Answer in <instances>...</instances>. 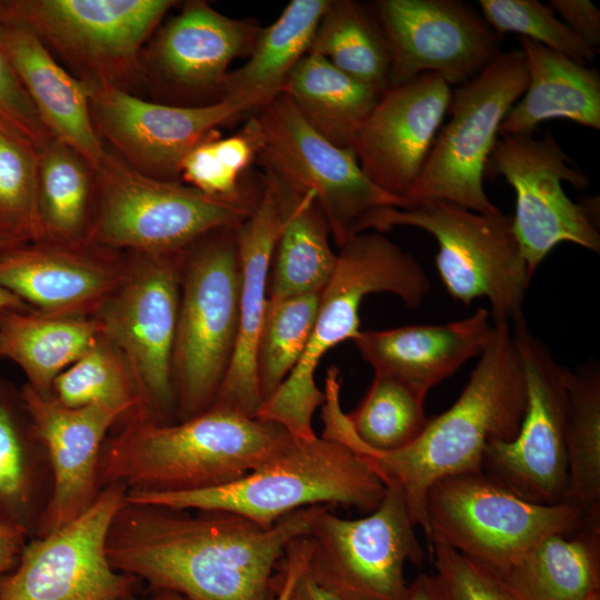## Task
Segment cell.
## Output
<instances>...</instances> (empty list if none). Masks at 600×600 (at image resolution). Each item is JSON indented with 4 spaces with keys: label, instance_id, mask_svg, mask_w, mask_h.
Wrapping results in <instances>:
<instances>
[{
    "label": "cell",
    "instance_id": "cell-14",
    "mask_svg": "<svg viewBox=\"0 0 600 600\" xmlns=\"http://www.w3.org/2000/svg\"><path fill=\"white\" fill-rule=\"evenodd\" d=\"M512 326L526 373L527 409L511 441L488 444L483 472L528 501L567 502V368L532 334L524 318Z\"/></svg>",
    "mask_w": 600,
    "mask_h": 600
},
{
    "label": "cell",
    "instance_id": "cell-17",
    "mask_svg": "<svg viewBox=\"0 0 600 600\" xmlns=\"http://www.w3.org/2000/svg\"><path fill=\"white\" fill-rule=\"evenodd\" d=\"M84 82L100 138L108 140L131 168L167 181H178L187 154L220 134L219 127L256 111L271 99L249 97L171 106L143 100L108 82Z\"/></svg>",
    "mask_w": 600,
    "mask_h": 600
},
{
    "label": "cell",
    "instance_id": "cell-24",
    "mask_svg": "<svg viewBox=\"0 0 600 600\" xmlns=\"http://www.w3.org/2000/svg\"><path fill=\"white\" fill-rule=\"evenodd\" d=\"M492 332L489 310L444 324L360 331L352 340L374 372L392 376L422 396L480 356Z\"/></svg>",
    "mask_w": 600,
    "mask_h": 600
},
{
    "label": "cell",
    "instance_id": "cell-42",
    "mask_svg": "<svg viewBox=\"0 0 600 600\" xmlns=\"http://www.w3.org/2000/svg\"><path fill=\"white\" fill-rule=\"evenodd\" d=\"M0 133L36 151L52 138L23 89L1 42Z\"/></svg>",
    "mask_w": 600,
    "mask_h": 600
},
{
    "label": "cell",
    "instance_id": "cell-50",
    "mask_svg": "<svg viewBox=\"0 0 600 600\" xmlns=\"http://www.w3.org/2000/svg\"><path fill=\"white\" fill-rule=\"evenodd\" d=\"M588 600H600V593H598V594L591 597V598L588 599Z\"/></svg>",
    "mask_w": 600,
    "mask_h": 600
},
{
    "label": "cell",
    "instance_id": "cell-40",
    "mask_svg": "<svg viewBox=\"0 0 600 600\" xmlns=\"http://www.w3.org/2000/svg\"><path fill=\"white\" fill-rule=\"evenodd\" d=\"M0 238L12 243L47 239L38 194V151L0 133Z\"/></svg>",
    "mask_w": 600,
    "mask_h": 600
},
{
    "label": "cell",
    "instance_id": "cell-19",
    "mask_svg": "<svg viewBox=\"0 0 600 600\" xmlns=\"http://www.w3.org/2000/svg\"><path fill=\"white\" fill-rule=\"evenodd\" d=\"M370 7L389 48L390 87L422 73L460 87L502 53V37L462 0H379Z\"/></svg>",
    "mask_w": 600,
    "mask_h": 600
},
{
    "label": "cell",
    "instance_id": "cell-32",
    "mask_svg": "<svg viewBox=\"0 0 600 600\" xmlns=\"http://www.w3.org/2000/svg\"><path fill=\"white\" fill-rule=\"evenodd\" d=\"M282 93L317 133L349 149L381 96L313 53L306 54L294 67Z\"/></svg>",
    "mask_w": 600,
    "mask_h": 600
},
{
    "label": "cell",
    "instance_id": "cell-7",
    "mask_svg": "<svg viewBox=\"0 0 600 600\" xmlns=\"http://www.w3.org/2000/svg\"><path fill=\"white\" fill-rule=\"evenodd\" d=\"M409 226L429 232L438 242L436 267L448 293L468 306L487 298L491 318L510 323L524 318L530 283L527 263L510 214L481 213L446 200H417L407 208L384 207L362 220L368 229L389 231Z\"/></svg>",
    "mask_w": 600,
    "mask_h": 600
},
{
    "label": "cell",
    "instance_id": "cell-23",
    "mask_svg": "<svg viewBox=\"0 0 600 600\" xmlns=\"http://www.w3.org/2000/svg\"><path fill=\"white\" fill-rule=\"evenodd\" d=\"M281 223L282 210L276 187L263 174L251 212L234 228L240 272L239 334L230 368L214 402L237 408L250 417H257L262 404L254 354L268 302L271 257Z\"/></svg>",
    "mask_w": 600,
    "mask_h": 600
},
{
    "label": "cell",
    "instance_id": "cell-6",
    "mask_svg": "<svg viewBox=\"0 0 600 600\" xmlns=\"http://www.w3.org/2000/svg\"><path fill=\"white\" fill-rule=\"evenodd\" d=\"M239 292L234 228L214 230L186 249L171 364L176 422L217 400L238 341Z\"/></svg>",
    "mask_w": 600,
    "mask_h": 600
},
{
    "label": "cell",
    "instance_id": "cell-48",
    "mask_svg": "<svg viewBox=\"0 0 600 600\" xmlns=\"http://www.w3.org/2000/svg\"><path fill=\"white\" fill-rule=\"evenodd\" d=\"M306 568V567H304ZM289 600H340L319 586L303 569L296 580Z\"/></svg>",
    "mask_w": 600,
    "mask_h": 600
},
{
    "label": "cell",
    "instance_id": "cell-25",
    "mask_svg": "<svg viewBox=\"0 0 600 600\" xmlns=\"http://www.w3.org/2000/svg\"><path fill=\"white\" fill-rule=\"evenodd\" d=\"M122 278L74 247L27 242L0 252V288L49 316L71 317L106 299Z\"/></svg>",
    "mask_w": 600,
    "mask_h": 600
},
{
    "label": "cell",
    "instance_id": "cell-15",
    "mask_svg": "<svg viewBox=\"0 0 600 600\" xmlns=\"http://www.w3.org/2000/svg\"><path fill=\"white\" fill-rule=\"evenodd\" d=\"M127 487L101 489L94 502L59 530L31 538L17 564L0 576V600H126L139 579L114 570L107 538Z\"/></svg>",
    "mask_w": 600,
    "mask_h": 600
},
{
    "label": "cell",
    "instance_id": "cell-31",
    "mask_svg": "<svg viewBox=\"0 0 600 600\" xmlns=\"http://www.w3.org/2000/svg\"><path fill=\"white\" fill-rule=\"evenodd\" d=\"M99 321L22 310L0 311L1 354L26 373L28 386L51 396L54 379L99 341Z\"/></svg>",
    "mask_w": 600,
    "mask_h": 600
},
{
    "label": "cell",
    "instance_id": "cell-12",
    "mask_svg": "<svg viewBox=\"0 0 600 600\" xmlns=\"http://www.w3.org/2000/svg\"><path fill=\"white\" fill-rule=\"evenodd\" d=\"M381 503L360 519L323 506L304 536L306 571L340 600H403L404 566L420 564L423 549L401 490L386 487Z\"/></svg>",
    "mask_w": 600,
    "mask_h": 600
},
{
    "label": "cell",
    "instance_id": "cell-1",
    "mask_svg": "<svg viewBox=\"0 0 600 600\" xmlns=\"http://www.w3.org/2000/svg\"><path fill=\"white\" fill-rule=\"evenodd\" d=\"M323 506L271 527L222 510H182L124 499L107 538L111 567L183 600H276L287 548Z\"/></svg>",
    "mask_w": 600,
    "mask_h": 600
},
{
    "label": "cell",
    "instance_id": "cell-51",
    "mask_svg": "<svg viewBox=\"0 0 600 600\" xmlns=\"http://www.w3.org/2000/svg\"><path fill=\"white\" fill-rule=\"evenodd\" d=\"M126 600H152V599H137V598H134V596H132V597H130V598H128Z\"/></svg>",
    "mask_w": 600,
    "mask_h": 600
},
{
    "label": "cell",
    "instance_id": "cell-29",
    "mask_svg": "<svg viewBox=\"0 0 600 600\" xmlns=\"http://www.w3.org/2000/svg\"><path fill=\"white\" fill-rule=\"evenodd\" d=\"M51 491L50 462L21 392L0 382V523L34 538Z\"/></svg>",
    "mask_w": 600,
    "mask_h": 600
},
{
    "label": "cell",
    "instance_id": "cell-30",
    "mask_svg": "<svg viewBox=\"0 0 600 600\" xmlns=\"http://www.w3.org/2000/svg\"><path fill=\"white\" fill-rule=\"evenodd\" d=\"M268 177L282 210L268 276V299L321 292L333 274L338 258L329 243L328 222L313 194L298 193Z\"/></svg>",
    "mask_w": 600,
    "mask_h": 600
},
{
    "label": "cell",
    "instance_id": "cell-37",
    "mask_svg": "<svg viewBox=\"0 0 600 600\" xmlns=\"http://www.w3.org/2000/svg\"><path fill=\"white\" fill-rule=\"evenodd\" d=\"M321 292L268 299L254 354L262 403L279 389L302 358L317 319Z\"/></svg>",
    "mask_w": 600,
    "mask_h": 600
},
{
    "label": "cell",
    "instance_id": "cell-16",
    "mask_svg": "<svg viewBox=\"0 0 600 600\" xmlns=\"http://www.w3.org/2000/svg\"><path fill=\"white\" fill-rule=\"evenodd\" d=\"M486 172L502 176L514 190L513 231L531 278L561 242L600 252L598 228L562 188V181H568L578 189H586L589 177L551 132L541 138L532 134L499 137Z\"/></svg>",
    "mask_w": 600,
    "mask_h": 600
},
{
    "label": "cell",
    "instance_id": "cell-2",
    "mask_svg": "<svg viewBox=\"0 0 600 600\" xmlns=\"http://www.w3.org/2000/svg\"><path fill=\"white\" fill-rule=\"evenodd\" d=\"M321 437L346 444L368 463L386 487L403 494L416 527L429 537L427 496L439 480L483 471L484 451L493 441H511L527 409L526 373L510 322L492 320V332L457 401L428 419L422 432L403 448L380 451L360 442L340 406L341 380L326 378Z\"/></svg>",
    "mask_w": 600,
    "mask_h": 600
},
{
    "label": "cell",
    "instance_id": "cell-28",
    "mask_svg": "<svg viewBox=\"0 0 600 600\" xmlns=\"http://www.w3.org/2000/svg\"><path fill=\"white\" fill-rule=\"evenodd\" d=\"M571 534L544 537L497 576L516 600H588L600 593V520L586 518Z\"/></svg>",
    "mask_w": 600,
    "mask_h": 600
},
{
    "label": "cell",
    "instance_id": "cell-3",
    "mask_svg": "<svg viewBox=\"0 0 600 600\" xmlns=\"http://www.w3.org/2000/svg\"><path fill=\"white\" fill-rule=\"evenodd\" d=\"M128 417L103 443L100 490L116 482L140 493L216 488L244 477L296 439L278 423L221 403L173 423L138 411Z\"/></svg>",
    "mask_w": 600,
    "mask_h": 600
},
{
    "label": "cell",
    "instance_id": "cell-4",
    "mask_svg": "<svg viewBox=\"0 0 600 600\" xmlns=\"http://www.w3.org/2000/svg\"><path fill=\"white\" fill-rule=\"evenodd\" d=\"M336 269L321 292L307 349L279 389L261 404L257 418L284 427L296 439L317 434L312 417L326 394L314 381L322 357L360 332V307L371 293L389 292L409 309L419 307L430 290L421 264L380 232H361L339 248Z\"/></svg>",
    "mask_w": 600,
    "mask_h": 600
},
{
    "label": "cell",
    "instance_id": "cell-36",
    "mask_svg": "<svg viewBox=\"0 0 600 600\" xmlns=\"http://www.w3.org/2000/svg\"><path fill=\"white\" fill-rule=\"evenodd\" d=\"M93 176L74 150L54 138L38 151L39 208L47 238L63 243L81 238Z\"/></svg>",
    "mask_w": 600,
    "mask_h": 600
},
{
    "label": "cell",
    "instance_id": "cell-9",
    "mask_svg": "<svg viewBox=\"0 0 600 600\" xmlns=\"http://www.w3.org/2000/svg\"><path fill=\"white\" fill-rule=\"evenodd\" d=\"M430 544H442L501 576L530 547L586 521L570 502L528 501L482 472L451 476L428 491Z\"/></svg>",
    "mask_w": 600,
    "mask_h": 600
},
{
    "label": "cell",
    "instance_id": "cell-44",
    "mask_svg": "<svg viewBox=\"0 0 600 600\" xmlns=\"http://www.w3.org/2000/svg\"><path fill=\"white\" fill-rule=\"evenodd\" d=\"M549 6L562 21L589 46L600 44V11L589 0H550Z\"/></svg>",
    "mask_w": 600,
    "mask_h": 600
},
{
    "label": "cell",
    "instance_id": "cell-26",
    "mask_svg": "<svg viewBox=\"0 0 600 600\" xmlns=\"http://www.w3.org/2000/svg\"><path fill=\"white\" fill-rule=\"evenodd\" d=\"M0 42L52 138L74 150L97 172L108 150L93 124L87 83L59 66L26 28L0 23Z\"/></svg>",
    "mask_w": 600,
    "mask_h": 600
},
{
    "label": "cell",
    "instance_id": "cell-38",
    "mask_svg": "<svg viewBox=\"0 0 600 600\" xmlns=\"http://www.w3.org/2000/svg\"><path fill=\"white\" fill-rule=\"evenodd\" d=\"M424 399L403 381L374 372L364 398L346 416L352 432L364 446L380 451L397 450L424 429L428 421Z\"/></svg>",
    "mask_w": 600,
    "mask_h": 600
},
{
    "label": "cell",
    "instance_id": "cell-39",
    "mask_svg": "<svg viewBox=\"0 0 600 600\" xmlns=\"http://www.w3.org/2000/svg\"><path fill=\"white\" fill-rule=\"evenodd\" d=\"M51 396L70 408L104 406L142 413L127 366L99 341L54 379Z\"/></svg>",
    "mask_w": 600,
    "mask_h": 600
},
{
    "label": "cell",
    "instance_id": "cell-10",
    "mask_svg": "<svg viewBox=\"0 0 600 600\" xmlns=\"http://www.w3.org/2000/svg\"><path fill=\"white\" fill-rule=\"evenodd\" d=\"M254 116L260 128L256 160L280 184L313 194L339 248L359 233L360 223L370 212L412 203L376 186L353 151L317 133L287 94L271 98Z\"/></svg>",
    "mask_w": 600,
    "mask_h": 600
},
{
    "label": "cell",
    "instance_id": "cell-22",
    "mask_svg": "<svg viewBox=\"0 0 600 600\" xmlns=\"http://www.w3.org/2000/svg\"><path fill=\"white\" fill-rule=\"evenodd\" d=\"M260 29L254 20L233 19L206 1H189L161 28L149 61L176 94L219 101L229 66L250 54Z\"/></svg>",
    "mask_w": 600,
    "mask_h": 600
},
{
    "label": "cell",
    "instance_id": "cell-35",
    "mask_svg": "<svg viewBox=\"0 0 600 600\" xmlns=\"http://www.w3.org/2000/svg\"><path fill=\"white\" fill-rule=\"evenodd\" d=\"M567 502L588 519H600V369H566Z\"/></svg>",
    "mask_w": 600,
    "mask_h": 600
},
{
    "label": "cell",
    "instance_id": "cell-27",
    "mask_svg": "<svg viewBox=\"0 0 600 600\" xmlns=\"http://www.w3.org/2000/svg\"><path fill=\"white\" fill-rule=\"evenodd\" d=\"M528 86L503 119L499 137L532 134L542 122L566 119L600 129V73L558 51L520 37Z\"/></svg>",
    "mask_w": 600,
    "mask_h": 600
},
{
    "label": "cell",
    "instance_id": "cell-46",
    "mask_svg": "<svg viewBox=\"0 0 600 600\" xmlns=\"http://www.w3.org/2000/svg\"><path fill=\"white\" fill-rule=\"evenodd\" d=\"M28 539L21 529L0 523V576L17 564Z\"/></svg>",
    "mask_w": 600,
    "mask_h": 600
},
{
    "label": "cell",
    "instance_id": "cell-21",
    "mask_svg": "<svg viewBox=\"0 0 600 600\" xmlns=\"http://www.w3.org/2000/svg\"><path fill=\"white\" fill-rule=\"evenodd\" d=\"M20 392L52 473L51 497L36 532V537H43L77 519L94 502L101 491L99 462L108 432L131 411L66 407L28 384Z\"/></svg>",
    "mask_w": 600,
    "mask_h": 600
},
{
    "label": "cell",
    "instance_id": "cell-41",
    "mask_svg": "<svg viewBox=\"0 0 600 600\" xmlns=\"http://www.w3.org/2000/svg\"><path fill=\"white\" fill-rule=\"evenodd\" d=\"M479 7L487 23L501 37L519 33L582 64L597 58L598 49L559 20L549 4L537 0H479Z\"/></svg>",
    "mask_w": 600,
    "mask_h": 600
},
{
    "label": "cell",
    "instance_id": "cell-49",
    "mask_svg": "<svg viewBox=\"0 0 600 600\" xmlns=\"http://www.w3.org/2000/svg\"><path fill=\"white\" fill-rule=\"evenodd\" d=\"M17 243H12L8 240H4L2 238H0V252L10 247V246H14ZM27 304L21 301L18 297H16L13 293L9 292L8 290L3 289V288H0V311L2 310H8V309H12V310H22V309H26ZM0 356L1 354V346H0Z\"/></svg>",
    "mask_w": 600,
    "mask_h": 600
},
{
    "label": "cell",
    "instance_id": "cell-20",
    "mask_svg": "<svg viewBox=\"0 0 600 600\" xmlns=\"http://www.w3.org/2000/svg\"><path fill=\"white\" fill-rule=\"evenodd\" d=\"M451 96V87L434 73L419 74L381 93L351 147L362 171L376 186L408 199Z\"/></svg>",
    "mask_w": 600,
    "mask_h": 600
},
{
    "label": "cell",
    "instance_id": "cell-5",
    "mask_svg": "<svg viewBox=\"0 0 600 600\" xmlns=\"http://www.w3.org/2000/svg\"><path fill=\"white\" fill-rule=\"evenodd\" d=\"M386 486L368 463L346 444L323 437L293 439L244 477L206 490L180 493L128 492L126 501L182 510H222L262 527L312 506L373 511Z\"/></svg>",
    "mask_w": 600,
    "mask_h": 600
},
{
    "label": "cell",
    "instance_id": "cell-43",
    "mask_svg": "<svg viewBox=\"0 0 600 600\" xmlns=\"http://www.w3.org/2000/svg\"><path fill=\"white\" fill-rule=\"evenodd\" d=\"M437 574L450 600H516L490 570L458 551L432 544Z\"/></svg>",
    "mask_w": 600,
    "mask_h": 600
},
{
    "label": "cell",
    "instance_id": "cell-47",
    "mask_svg": "<svg viewBox=\"0 0 600 600\" xmlns=\"http://www.w3.org/2000/svg\"><path fill=\"white\" fill-rule=\"evenodd\" d=\"M403 600H450V598L437 573H421L408 584Z\"/></svg>",
    "mask_w": 600,
    "mask_h": 600
},
{
    "label": "cell",
    "instance_id": "cell-45",
    "mask_svg": "<svg viewBox=\"0 0 600 600\" xmlns=\"http://www.w3.org/2000/svg\"><path fill=\"white\" fill-rule=\"evenodd\" d=\"M307 547L304 536L298 538L287 548L281 562L282 581L276 600H289L292 587L306 567ZM152 600H183L169 591H154Z\"/></svg>",
    "mask_w": 600,
    "mask_h": 600
},
{
    "label": "cell",
    "instance_id": "cell-13",
    "mask_svg": "<svg viewBox=\"0 0 600 600\" xmlns=\"http://www.w3.org/2000/svg\"><path fill=\"white\" fill-rule=\"evenodd\" d=\"M172 0H0V23L30 30L82 72L123 83L141 72L139 53Z\"/></svg>",
    "mask_w": 600,
    "mask_h": 600
},
{
    "label": "cell",
    "instance_id": "cell-33",
    "mask_svg": "<svg viewBox=\"0 0 600 600\" xmlns=\"http://www.w3.org/2000/svg\"><path fill=\"white\" fill-rule=\"evenodd\" d=\"M331 0H291L278 19L261 28L247 62L229 71L221 99L273 98L309 52Z\"/></svg>",
    "mask_w": 600,
    "mask_h": 600
},
{
    "label": "cell",
    "instance_id": "cell-8",
    "mask_svg": "<svg viewBox=\"0 0 600 600\" xmlns=\"http://www.w3.org/2000/svg\"><path fill=\"white\" fill-rule=\"evenodd\" d=\"M94 176L100 209L88 241L146 256L178 254L214 230L236 228L260 190L241 201L214 198L179 181L146 176L109 151Z\"/></svg>",
    "mask_w": 600,
    "mask_h": 600
},
{
    "label": "cell",
    "instance_id": "cell-34",
    "mask_svg": "<svg viewBox=\"0 0 600 600\" xmlns=\"http://www.w3.org/2000/svg\"><path fill=\"white\" fill-rule=\"evenodd\" d=\"M308 53L322 57L380 93L390 87L389 48L370 6L353 0H331Z\"/></svg>",
    "mask_w": 600,
    "mask_h": 600
},
{
    "label": "cell",
    "instance_id": "cell-18",
    "mask_svg": "<svg viewBox=\"0 0 600 600\" xmlns=\"http://www.w3.org/2000/svg\"><path fill=\"white\" fill-rule=\"evenodd\" d=\"M184 251L142 254L100 322L128 362L142 414L158 423L176 422L171 364Z\"/></svg>",
    "mask_w": 600,
    "mask_h": 600
},
{
    "label": "cell",
    "instance_id": "cell-11",
    "mask_svg": "<svg viewBox=\"0 0 600 600\" xmlns=\"http://www.w3.org/2000/svg\"><path fill=\"white\" fill-rule=\"evenodd\" d=\"M521 49L499 54L452 91L449 121L439 130L407 198L446 200L481 213H499L483 188L486 168L500 126L528 86Z\"/></svg>",
    "mask_w": 600,
    "mask_h": 600
}]
</instances>
